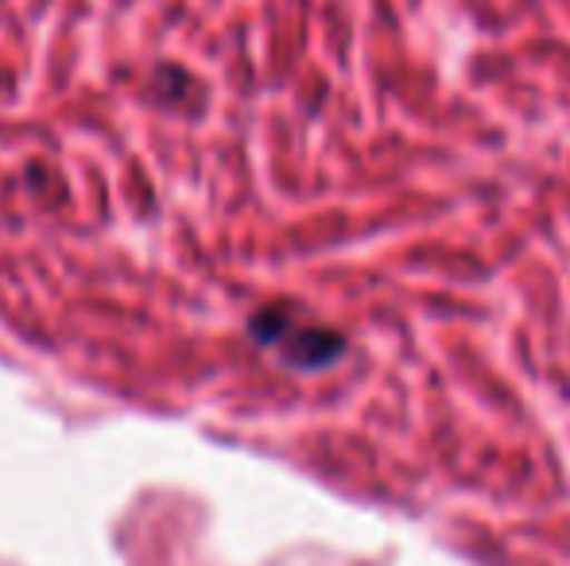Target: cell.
Wrapping results in <instances>:
<instances>
[{
  "mask_svg": "<svg viewBox=\"0 0 570 566\" xmlns=\"http://www.w3.org/2000/svg\"><path fill=\"white\" fill-rule=\"evenodd\" d=\"M292 315H287V307H264L253 315V322H248V334H253L261 346H279V341L292 334Z\"/></svg>",
  "mask_w": 570,
  "mask_h": 566,
  "instance_id": "7a4b0ae2",
  "label": "cell"
},
{
  "mask_svg": "<svg viewBox=\"0 0 570 566\" xmlns=\"http://www.w3.org/2000/svg\"><path fill=\"white\" fill-rule=\"evenodd\" d=\"M279 349H284V361L292 365V369L315 373L338 361L345 354V338L338 330H326V326H307V330L287 334V338L279 341Z\"/></svg>",
  "mask_w": 570,
  "mask_h": 566,
  "instance_id": "6da1fadb",
  "label": "cell"
}]
</instances>
